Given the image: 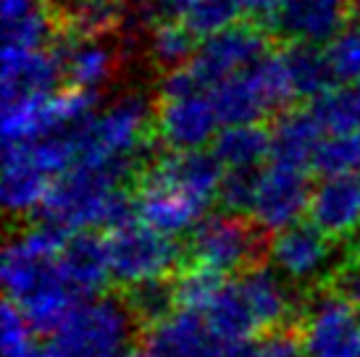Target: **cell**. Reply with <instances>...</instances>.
I'll return each instance as SVG.
<instances>
[{
	"instance_id": "83f0119b",
	"label": "cell",
	"mask_w": 360,
	"mask_h": 357,
	"mask_svg": "<svg viewBox=\"0 0 360 357\" xmlns=\"http://www.w3.org/2000/svg\"><path fill=\"white\" fill-rule=\"evenodd\" d=\"M321 126L329 137L334 134H358L360 131V82L334 87L326 98L310 103Z\"/></svg>"
},
{
	"instance_id": "52a82bcc",
	"label": "cell",
	"mask_w": 360,
	"mask_h": 357,
	"mask_svg": "<svg viewBox=\"0 0 360 357\" xmlns=\"http://www.w3.org/2000/svg\"><path fill=\"white\" fill-rule=\"evenodd\" d=\"M271 56V34L258 21H240L229 30L213 34L202 40L195 58L190 63V71L202 87L213 89L224 79L234 74L258 66L263 58Z\"/></svg>"
},
{
	"instance_id": "f35d334b",
	"label": "cell",
	"mask_w": 360,
	"mask_h": 357,
	"mask_svg": "<svg viewBox=\"0 0 360 357\" xmlns=\"http://www.w3.org/2000/svg\"><path fill=\"white\" fill-rule=\"evenodd\" d=\"M347 258L360 263V226L347 237Z\"/></svg>"
},
{
	"instance_id": "ab89813d",
	"label": "cell",
	"mask_w": 360,
	"mask_h": 357,
	"mask_svg": "<svg viewBox=\"0 0 360 357\" xmlns=\"http://www.w3.org/2000/svg\"><path fill=\"white\" fill-rule=\"evenodd\" d=\"M347 6H350L352 24H360V0H347Z\"/></svg>"
},
{
	"instance_id": "f1b7e54d",
	"label": "cell",
	"mask_w": 360,
	"mask_h": 357,
	"mask_svg": "<svg viewBox=\"0 0 360 357\" xmlns=\"http://www.w3.org/2000/svg\"><path fill=\"white\" fill-rule=\"evenodd\" d=\"M242 11H245L242 0H195L190 13L184 16L181 24L195 37H205L208 40L213 34L240 24Z\"/></svg>"
},
{
	"instance_id": "8992f818",
	"label": "cell",
	"mask_w": 360,
	"mask_h": 357,
	"mask_svg": "<svg viewBox=\"0 0 360 357\" xmlns=\"http://www.w3.org/2000/svg\"><path fill=\"white\" fill-rule=\"evenodd\" d=\"M105 247H108L110 276L129 289L153 281H166V276L179 263L176 242L140 221L113 228L105 239Z\"/></svg>"
},
{
	"instance_id": "d6a6232c",
	"label": "cell",
	"mask_w": 360,
	"mask_h": 357,
	"mask_svg": "<svg viewBox=\"0 0 360 357\" xmlns=\"http://www.w3.org/2000/svg\"><path fill=\"white\" fill-rule=\"evenodd\" d=\"M176 302L174 287L166 281H153V284H142V287L129 289L127 305L134 313L137 323H148V326H158L171 316V308Z\"/></svg>"
},
{
	"instance_id": "60d3db41",
	"label": "cell",
	"mask_w": 360,
	"mask_h": 357,
	"mask_svg": "<svg viewBox=\"0 0 360 357\" xmlns=\"http://www.w3.org/2000/svg\"><path fill=\"white\" fill-rule=\"evenodd\" d=\"M129 3H140V6H148V3H153V0H129Z\"/></svg>"
},
{
	"instance_id": "e575fe53",
	"label": "cell",
	"mask_w": 360,
	"mask_h": 357,
	"mask_svg": "<svg viewBox=\"0 0 360 357\" xmlns=\"http://www.w3.org/2000/svg\"><path fill=\"white\" fill-rule=\"evenodd\" d=\"M326 58L337 82L342 84L360 82V24H347L326 45Z\"/></svg>"
},
{
	"instance_id": "ba28073f",
	"label": "cell",
	"mask_w": 360,
	"mask_h": 357,
	"mask_svg": "<svg viewBox=\"0 0 360 357\" xmlns=\"http://www.w3.org/2000/svg\"><path fill=\"white\" fill-rule=\"evenodd\" d=\"M274 271L292 287H313L337 271V255L329 237L313 223H295L269 242Z\"/></svg>"
},
{
	"instance_id": "30bf717a",
	"label": "cell",
	"mask_w": 360,
	"mask_h": 357,
	"mask_svg": "<svg viewBox=\"0 0 360 357\" xmlns=\"http://www.w3.org/2000/svg\"><path fill=\"white\" fill-rule=\"evenodd\" d=\"M219 124L208 92L158 95L155 100V134L171 152L202 150L205 142L216 139Z\"/></svg>"
},
{
	"instance_id": "6da1fadb",
	"label": "cell",
	"mask_w": 360,
	"mask_h": 357,
	"mask_svg": "<svg viewBox=\"0 0 360 357\" xmlns=\"http://www.w3.org/2000/svg\"><path fill=\"white\" fill-rule=\"evenodd\" d=\"M66 239V231L42 221L16 231L3 247L0 278L8 302L37 334H53L79 305L60 266Z\"/></svg>"
},
{
	"instance_id": "484cf974",
	"label": "cell",
	"mask_w": 360,
	"mask_h": 357,
	"mask_svg": "<svg viewBox=\"0 0 360 357\" xmlns=\"http://www.w3.org/2000/svg\"><path fill=\"white\" fill-rule=\"evenodd\" d=\"M195 40L198 37L181 21H158L145 34V56L153 69L158 71L160 77H166V74L190 66L200 48V45H195Z\"/></svg>"
},
{
	"instance_id": "7bdbcfd3",
	"label": "cell",
	"mask_w": 360,
	"mask_h": 357,
	"mask_svg": "<svg viewBox=\"0 0 360 357\" xmlns=\"http://www.w3.org/2000/svg\"><path fill=\"white\" fill-rule=\"evenodd\" d=\"M355 178H358V184H360V171H358V176H355Z\"/></svg>"
},
{
	"instance_id": "9c48e42d",
	"label": "cell",
	"mask_w": 360,
	"mask_h": 357,
	"mask_svg": "<svg viewBox=\"0 0 360 357\" xmlns=\"http://www.w3.org/2000/svg\"><path fill=\"white\" fill-rule=\"evenodd\" d=\"M305 357H360V310L334 294H316L302 313Z\"/></svg>"
},
{
	"instance_id": "836d02e7",
	"label": "cell",
	"mask_w": 360,
	"mask_h": 357,
	"mask_svg": "<svg viewBox=\"0 0 360 357\" xmlns=\"http://www.w3.org/2000/svg\"><path fill=\"white\" fill-rule=\"evenodd\" d=\"M263 176V169H226L224 178H221L219 189V202L224 205L226 213L231 216H242V213H250L255 195H258V184Z\"/></svg>"
},
{
	"instance_id": "3957f363",
	"label": "cell",
	"mask_w": 360,
	"mask_h": 357,
	"mask_svg": "<svg viewBox=\"0 0 360 357\" xmlns=\"http://www.w3.org/2000/svg\"><path fill=\"white\" fill-rule=\"evenodd\" d=\"M137 318L119 297L79 302L51 334L48 357H129Z\"/></svg>"
},
{
	"instance_id": "4fadbf2b",
	"label": "cell",
	"mask_w": 360,
	"mask_h": 357,
	"mask_svg": "<svg viewBox=\"0 0 360 357\" xmlns=\"http://www.w3.org/2000/svg\"><path fill=\"white\" fill-rule=\"evenodd\" d=\"M134 202H137L140 223L155 228L158 234L169 239L179 237L184 231H195V226L205 219V210H208V205H202L200 200L163 184L150 174H142L137 178Z\"/></svg>"
},
{
	"instance_id": "d6986e66",
	"label": "cell",
	"mask_w": 360,
	"mask_h": 357,
	"mask_svg": "<svg viewBox=\"0 0 360 357\" xmlns=\"http://www.w3.org/2000/svg\"><path fill=\"white\" fill-rule=\"evenodd\" d=\"M242 297L248 302L258 331H281V326L295 316L297 297L287 278H281L274 268L252 266L237 278Z\"/></svg>"
},
{
	"instance_id": "4316f807",
	"label": "cell",
	"mask_w": 360,
	"mask_h": 357,
	"mask_svg": "<svg viewBox=\"0 0 360 357\" xmlns=\"http://www.w3.org/2000/svg\"><path fill=\"white\" fill-rule=\"evenodd\" d=\"M210 152L224 169H255L263 158H271V129L260 124L226 126L210 142Z\"/></svg>"
},
{
	"instance_id": "2e32d148",
	"label": "cell",
	"mask_w": 360,
	"mask_h": 357,
	"mask_svg": "<svg viewBox=\"0 0 360 357\" xmlns=\"http://www.w3.org/2000/svg\"><path fill=\"white\" fill-rule=\"evenodd\" d=\"M142 174H150L163 184L200 200L202 205H210L213 200H219L224 166L210 150H184V152L169 150Z\"/></svg>"
},
{
	"instance_id": "b9f144b4",
	"label": "cell",
	"mask_w": 360,
	"mask_h": 357,
	"mask_svg": "<svg viewBox=\"0 0 360 357\" xmlns=\"http://www.w3.org/2000/svg\"><path fill=\"white\" fill-rule=\"evenodd\" d=\"M129 357H148V355H129Z\"/></svg>"
},
{
	"instance_id": "603a6c76",
	"label": "cell",
	"mask_w": 360,
	"mask_h": 357,
	"mask_svg": "<svg viewBox=\"0 0 360 357\" xmlns=\"http://www.w3.org/2000/svg\"><path fill=\"white\" fill-rule=\"evenodd\" d=\"M60 266L77 297H98L110 278V260L105 239L92 231L71 234L60 252Z\"/></svg>"
},
{
	"instance_id": "9a60e30c",
	"label": "cell",
	"mask_w": 360,
	"mask_h": 357,
	"mask_svg": "<svg viewBox=\"0 0 360 357\" xmlns=\"http://www.w3.org/2000/svg\"><path fill=\"white\" fill-rule=\"evenodd\" d=\"M60 82H63V69L53 48H3V82H0L3 105L16 100L48 98L53 92H58Z\"/></svg>"
},
{
	"instance_id": "5b68a950",
	"label": "cell",
	"mask_w": 360,
	"mask_h": 357,
	"mask_svg": "<svg viewBox=\"0 0 360 357\" xmlns=\"http://www.w3.org/2000/svg\"><path fill=\"white\" fill-rule=\"evenodd\" d=\"M263 249H269L266 231L255 221L231 213L205 216L190 234V255L195 266L208 268L219 276L234 271L245 273L263 255Z\"/></svg>"
},
{
	"instance_id": "ffe728a7",
	"label": "cell",
	"mask_w": 360,
	"mask_h": 357,
	"mask_svg": "<svg viewBox=\"0 0 360 357\" xmlns=\"http://www.w3.org/2000/svg\"><path fill=\"white\" fill-rule=\"evenodd\" d=\"M58 34L71 40H105L124 30L127 0H48Z\"/></svg>"
},
{
	"instance_id": "7c38bea8",
	"label": "cell",
	"mask_w": 360,
	"mask_h": 357,
	"mask_svg": "<svg viewBox=\"0 0 360 357\" xmlns=\"http://www.w3.org/2000/svg\"><path fill=\"white\" fill-rule=\"evenodd\" d=\"M310 195L313 189L308 184V171L269 163V169H263L260 176L250 216L263 231L279 234L300 221L310 205Z\"/></svg>"
},
{
	"instance_id": "e0dca14e",
	"label": "cell",
	"mask_w": 360,
	"mask_h": 357,
	"mask_svg": "<svg viewBox=\"0 0 360 357\" xmlns=\"http://www.w3.org/2000/svg\"><path fill=\"white\" fill-rule=\"evenodd\" d=\"M326 137L329 134L321 126L319 116L310 105L284 110L279 119H274V126H271L269 163L300 171L313 169V158Z\"/></svg>"
},
{
	"instance_id": "8d00e7d4",
	"label": "cell",
	"mask_w": 360,
	"mask_h": 357,
	"mask_svg": "<svg viewBox=\"0 0 360 357\" xmlns=\"http://www.w3.org/2000/svg\"><path fill=\"white\" fill-rule=\"evenodd\" d=\"M252 357H305L302 344L290 331H271L260 342H252Z\"/></svg>"
},
{
	"instance_id": "277c9868",
	"label": "cell",
	"mask_w": 360,
	"mask_h": 357,
	"mask_svg": "<svg viewBox=\"0 0 360 357\" xmlns=\"http://www.w3.org/2000/svg\"><path fill=\"white\" fill-rule=\"evenodd\" d=\"M221 124L248 126L266 119H279L292 105V89L281 58L271 53L258 66L234 74L208 92Z\"/></svg>"
},
{
	"instance_id": "cb8c5ba5",
	"label": "cell",
	"mask_w": 360,
	"mask_h": 357,
	"mask_svg": "<svg viewBox=\"0 0 360 357\" xmlns=\"http://www.w3.org/2000/svg\"><path fill=\"white\" fill-rule=\"evenodd\" d=\"M287 82H290L292 98L310 105L316 100L326 98L334 89V71L329 66L326 50L319 45H305V42H290L279 53Z\"/></svg>"
},
{
	"instance_id": "d4e9b609",
	"label": "cell",
	"mask_w": 360,
	"mask_h": 357,
	"mask_svg": "<svg viewBox=\"0 0 360 357\" xmlns=\"http://www.w3.org/2000/svg\"><path fill=\"white\" fill-rule=\"evenodd\" d=\"M210 334L221 344H242L250 342V337L258 331V323L252 318L248 302L242 297L237 281H224V287L216 292L210 305L202 313Z\"/></svg>"
},
{
	"instance_id": "44dd1931",
	"label": "cell",
	"mask_w": 360,
	"mask_h": 357,
	"mask_svg": "<svg viewBox=\"0 0 360 357\" xmlns=\"http://www.w3.org/2000/svg\"><path fill=\"white\" fill-rule=\"evenodd\" d=\"M53 178L45 176L30 160L24 145H3V178H0V200L8 216H30L42 210Z\"/></svg>"
},
{
	"instance_id": "8fae6325",
	"label": "cell",
	"mask_w": 360,
	"mask_h": 357,
	"mask_svg": "<svg viewBox=\"0 0 360 357\" xmlns=\"http://www.w3.org/2000/svg\"><path fill=\"white\" fill-rule=\"evenodd\" d=\"M350 6L347 0H284L260 27L271 37L305 45L331 42L347 24Z\"/></svg>"
},
{
	"instance_id": "7402d4cb",
	"label": "cell",
	"mask_w": 360,
	"mask_h": 357,
	"mask_svg": "<svg viewBox=\"0 0 360 357\" xmlns=\"http://www.w3.org/2000/svg\"><path fill=\"white\" fill-rule=\"evenodd\" d=\"M219 339L210 334L205 318L190 310L171 313L148 334V357H221Z\"/></svg>"
},
{
	"instance_id": "f546056e",
	"label": "cell",
	"mask_w": 360,
	"mask_h": 357,
	"mask_svg": "<svg viewBox=\"0 0 360 357\" xmlns=\"http://www.w3.org/2000/svg\"><path fill=\"white\" fill-rule=\"evenodd\" d=\"M313 169L321 176H350L360 171V131L358 134H334L321 142L313 158Z\"/></svg>"
},
{
	"instance_id": "74e56055",
	"label": "cell",
	"mask_w": 360,
	"mask_h": 357,
	"mask_svg": "<svg viewBox=\"0 0 360 357\" xmlns=\"http://www.w3.org/2000/svg\"><path fill=\"white\" fill-rule=\"evenodd\" d=\"M281 3H284V0H242L245 11H248V13H252V16L258 19V24L269 19L271 13L279 8Z\"/></svg>"
},
{
	"instance_id": "d590c367",
	"label": "cell",
	"mask_w": 360,
	"mask_h": 357,
	"mask_svg": "<svg viewBox=\"0 0 360 357\" xmlns=\"http://www.w3.org/2000/svg\"><path fill=\"white\" fill-rule=\"evenodd\" d=\"M329 284L334 297H340L350 308L360 310V263L347 260V263L337 266V271L329 278Z\"/></svg>"
},
{
	"instance_id": "1f68e13d",
	"label": "cell",
	"mask_w": 360,
	"mask_h": 357,
	"mask_svg": "<svg viewBox=\"0 0 360 357\" xmlns=\"http://www.w3.org/2000/svg\"><path fill=\"white\" fill-rule=\"evenodd\" d=\"M34 328L27 323L16 305L6 302L0 313V349L3 357H48V349H42L34 342Z\"/></svg>"
},
{
	"instance_id": "ac0fdd59",
	"label": "cell",
	"mask_w": 360,
	"mask_h": 357,
	"mask_svg": "<svg viewBox=\"0 0 360 357\" xmlns=\"http://www.w3.org/2000/svg\"><path fill=\"white\" fill-rule=\"evenodd\" d=\"M310 223L329 239L350 237L360 226V184L352 176H326L313 187Z\"/></svg>"
},
{
	"instance_id": "7a4b0ae2",
	"label": "cell",
	"mask_w": 360,
	"mask_h": 357,
	"mask_svg": "<svg viewBox=\"0 0 360 357\" xmlns=\"http://www.w3.org/2000/svg\"><path fill=\"white\" fill-rule=\"evenodd\" d=\"M140 176L124 163H74L53 181L42 216L66 234L92 228H121L137 219V202L121 187L127 178Z\"/></svg>"
},
{
	"instance_id": "5bb4252c",
	"label": "cell",
	"mask_w": 360,
	"mask_h": 357,
	"mask_svg": "<svg viewBox=\"0 0 360 357\" xmlns=\"http://www.w3.org/2000/svg\"><path fill=\"white\" fill-rule=\"evenodd\" d=\"M51 48L60 60L66 87L98 92L124 66L116 40H71L66 34H58Z\"/></svg>"
},
{
	"instance_id": "4dcf8cb0",
	"label": "cell",
	"mask_w": 360,
	"mask_h": 357,
	"mask_svg": "<svg viewBox=\"0 0 360 357\" xmlns=\"http://www.w3.org/2000/svg\"><path fill=\"white\" fill-rule=\"evenodd\" d=\"M221 287H224V276L213 273L208 268L192 266L179 273L176 284H174V294H176V302L181 305V310L202 316Z\"/></svg>"
}]
</instances>
